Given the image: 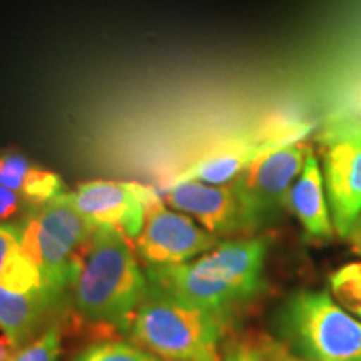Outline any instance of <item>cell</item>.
<instances>
[{"mask_svg": "<svg viewBox=\"0 0 361 361\" xmlns=\"http://www.w3.org/2000/svg\"><path fill=\"white\" fill-rule=\"evenodd\" d=\"M147 288L130 239L114 228H94L80 247L69 284L80 318L126 333Z\"/></svg>", "mask_w": 361, "mask_h": 361, "instance_id": "obj_1", "label": "cell"}, {"mask_svg": "<svg viewBox=\"0 0 361 361\" xmlns=\"http://www.w3.org/2000/svg\"><path fill=\"white\" fill-rule=\"evenodd\" d=\"M266 252L264 238L226 241L191 263L147 268L146 276L186 303L228 319L229 311L263 291Z\"/></svg>", "mask_w": 361, "mask_h": 361, "instance_id": "obj_2", "label": "cell"}, {"mask_svg": "<svg viewBox=\"0 0 361 361\" xmlns=\"http://www.w3.org/2000/svg\"><path fill=\"white\" fill-rule=\"evenodd\" d=\"M226 318L186 303L147 278L126 335L164 361H221Z\"/></svg>", "mask_w": 361, "mask_h": 361, "instance_id": "obj_3", "label": "cell"}, {"mask_svg": "<svg viewBox=\"0 0 361 361\" xmlns=\"http://www.w3.org/2000/svg\"><path fill=\"white\" fill-rule=\"evenodd\" d=\"M278 331L293 353L313 361H361V319L326 291H296L278 313Z\"/></svg>", "mask_w": 361, "mask_h": 361, "instance_id": "obj_4", "label": "cell"}, {"mask_svg": "<svg viewBox=\"0 0 361 361\" xmlns=\"http://www.w3.org/2000/svg\"><path fill=\"white\" fill-rule=\"evenodd\" d=\"M92 231L67 192L40 204L22 224V251L37 264L59 300L69 290L75 259Z\"/></svg>", "mask_w": 361, "mask_h": 361, "instance_id": "obj_5", "label": "cell"}, {"mask_svg": "<svg viewBox=\"0 0 361 361\" xmlns=\"http://www.w3.org/2000/svg\"><path fill=\"white\" fill-rule=\"evenodd\" d=\"M310 147L305 141H295L266 149L233 180L247 231L288 209L291 186L303 169Z\"/></svg>", "mask_w": 361, "mask_h": 361, "instance_id": "obj_6", "label": "cell"}, {"mask_svg": "<svg viewBox=\"0 0 361 361\" xmlns=\"http://www.w3.org/2000/svg\"><path fill=\"white\" fill-rule=\"evenodd\" d=\"M42 273L20 246L0 271V331L17 350L34 340L49 310L59 303Z\"/></svg>", "mask_w": 361, "mask_h": 361, "instance_id": "obj_7", "label": "cell"}, {"mask_svg": "<svg viewBox=\"0 0 361 361\" xmlns=\"http://www.w3.org/2000/svg\"><path fill=\"white\" fill-rule=\"evenodd\" d=\"M319 164L335 231L350 238L361 214V126L341 123L324 130Z\"/></svg>", "mask_w": 361, "mask_h": 361, "instance_id": "obj_8", "label": "cell"}, {"mask_svg": "<svg viewBox=\"0 0 361 361\" xmlns=\"http://www.w3.org/2000/svg\"><path fill=\"white\" fill-rule=\"evenodd\" d=\"M218 245V238L197 226L188 216L174 213L154 194L146 204L144 224L134 239L135 251L147 268L188 263Z\"/></svg>", "mask_w": 361, "mask_h": 361, "instance_id": "obj_9", "label": "cell"}, {"mask_svg": "<svg viewBox=\"0 0 361 361\" xmlns=\"http://www.w3.org/2000/svg\"><path fill=\"white\" fill-rule=\"evenodd\" d=\"M75 209L94 228H114L134 239L141 233L147 201L154 189L123 180H89L67 192Z\"/></svg>", "mask_w": 361, "mask_h": 361, "instance_id": "obj_10", "label": "cell"}, {"mask_svg": "<svg viewBox=\"0 0 361 361\" xmlns=\"http://www.w3.org/2000/svg\"><path fill=\"white\" fill-rule=\"evenodd\" d=\"M290 141L281 139L269 128L264 133L231 134L216 139L201 149L188 166L169 179V186L183 180H201L207 184H231L252 159L266 149L283 146ZM295 142V141H293Z\"/></svg>", "mask_w": 361, "mask_h": 361, "instance_id": "obj_11", "label": "cell"}, {"mask_svg": "<svg viewBox=\"0 0 361 361\" xmlns=\"http://www.w3.org/2000/svg\"><path fill=\"white\" fill-rule=\"evenodd\" d=\"M164 202L174 209L191 214L216 238L247 231L241 204L231 184L183 180L166 188Z\"/></svg>", "mask_w": 361, "mask_h": 361, "instance_id": "obj_12", "label": "cell"}, {"mask_svg": "<svg viewBox=\"0 0 361 361\" xmlns=\"http://www.w3.org/2000/svg\"><path fill=\"white\" fill-rule=\"evenodd\" d=\"M288 209L296 216L310 238L329 239L336 233L324 188L322 164L313 147H310L303 169L293 183L288 197Z\"/></svg>", "mask_w": 361, "mask_h": 361, "instance_id": "obj_13", "label": "cell"}, {"mask_svg": "<svg viewBox=\"0 0 361 361\" xmlns=\"http://www.w3.org/2000/svg\"><path fill=\"white\" fill-rule=\"evenodd\" d=\"M0 186L39 206L64 192V183L56 173L40 168L16 151H0Z\"/></svg>", "mask_w": 361, "mask_h": 361, "instance_id": "obj_14", "label": "cell"}, {"mask_svg": "<svg viewBox=\"0 0 361 361\" xmlns=\"http://www.w3.org/2000/svg\"><path fill=\"white\" fill-rule=\"evenodd\" d=\"M329 293L338 305L361 319V261H351L331 273Z\"/></svg>", "mask_w": 361, "mask_h": 361, "instance_id": "obj_15", "label": "cell"}, {"mask_svg": "<svg viewBox=\"0 0 361 361\" xmlns=\"http://www.w3.org/2000/svg\"><path fill=\"white\" fill-rule=\"evenodd\" d=\"M74 361H159L154 355L124 341H102L90 345Z\"/></svg>", "mask_w": 361, "mask_h": 361, "instance_id": "obj_16", "label": "cell"}, {"mask_svg": "<svg viewBox=\"0 0 361 361\" xmlns=\"http://www.w3.org/2000/svg\"><path fill=\"white\" fill-rule=\"evenodd\" d=\"M62 333L57 324L44 328L37 338L16 350L8 361H57L61 356Z\"/></svg>", "mask_w": 361, "mask_h": 361, "instance_id": "obj_17", "label": "cell"}, {"mask_svg": "<svg viewBox=\"0 0 361 361\" xmlns=\"http://www.w3.org/2000/svg\"><path fill=\"white\" fill-rule=\"evenodd\" d=\"M39 204L29 201L12 189L0 186V223L24 224Z\"/></svg>", "mask_w": 361, "mask_h": 361, "instance_id": "obj_18", "label": "cell"}, {"mask_svg": "<svg viewBox=\"0 0 361 361\" xmlns=\"http://www.w3.org/2000/svg\"><path fill=\"white\" fill-rule=\"evenodd\" d=\"M256 346H258L263 361H313L293 353L283 341L274 340V338L268 335L259 336V340L256 341Z\"/></svg>", "mask_w": 361, "mask_h": 361, "instance_id": "obj_19", "label": "cell"}, {"mask_svg": "<svg viewBox=\"0 0 361 361\" xmlns=\"http://www.w3.org/2000/svg\"><path fill=\"white\" fill-rule=\"evenodd\" d=\"M22 241V224L0 223V271L11 252L20 246Z\"/></svg>", "mask_w": 361, "mask_h": 361, "instance_id": "obj_20", "label": "cell"}, {"mask_svg": "<svg viewBox=\"0 0 361 361\" xmlns=\"http://www.w3.org/2000/svg\"><path fill=\"white\" fill-rule=\"evenodd\" d=\"M224 361H263L256 343L234 341L224 351Z\"/></svg>", "mask_w": 361, "mask_h": 361, "instance_id": "obj_21", "label": "cell"}, {"mask_svg": "<svg viewBox=\"0 0 361 361\" xmlns=\"http://www.w3.org/2000/svg\"><path fill=\"white\" fill-rule=\"evenodd\" d=\"M16 346L6 336H0V361H8V358L16 353Z\"/></svg>", "mask_w": 361, "mask_h": 361, "instance_id": "obj_22", "label": "cell"}, {"mask_svg": "<svg viewBox=\"0 0 361 361\" xmlns=\"http://www.w3.org/2000/svg\"><path fill=\"white\" fill-rule=\"evenodd\" d=\"M350 239H351V241H353V245L356 246V250L361 251V214H360L358 221H356L353 231H351V234H350Z\"/></svg>", "mask_w": 361, "mask_h": 361, "instance_id": "obj_23", "label": "cell"}]
</instances>
